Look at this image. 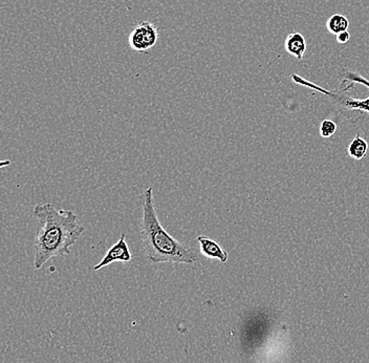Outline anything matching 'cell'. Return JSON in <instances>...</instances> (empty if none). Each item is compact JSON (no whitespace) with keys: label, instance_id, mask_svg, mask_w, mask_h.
Instances as JSON below:
<instances>
[{"label":"cell","instance_id":"6da1fadb","mask_svg":"<svg viewBox=\"0 0 369 363\" xmlns=\"http://www.w3.org/2000/svg\"><path fill=\"white\" fill-rule=\"evenodd\" d=\"M33 213L38 221L34 267L40 269L52 258L68 255L84 227L79 225L74 211L55 208L52 204H38Z\"/></svg>","mask_w":369,"mask_h":363},{"label":"cell","instance_id":"7a4b0ae2","mask_svg":"<svg viewBox=\"0 0 369 363\" xmlns=\"http://www.w3.org/2000/svg\"><path fill=\"white\" fill-rule=\"evenodd\" d=\"M140 237L148 261L152 264L193 265L197 252L169 235L157 217L152 187L145 189L142 197Z\"/></svg>","mask_w":369,"mask_h":363},{"label":"cell","instance_id":"3957f363","mask_svg":"<svg viewBox=\"0 0 369 363\" xmlns=\"http://www.w3.org/2000/svg\"><path fill=\"white\" fill-rule=\"evenodd\" d=\"M292 80L295 84L308 86V88L322 92L326 97H330L332 102L336 104L337 108L346 118H348V114H352V112H355V115L360 118L365 116V114H369V81L358 72L348 70V72H344L342 84L348 81L352 82V84L342 88V90H336V92L324 90V88L303 79L298 75H292Z\"/></svg>","mask_w":369,"mask_h":363},{"label":"cell","instance_id":"277c9868","mask_svg":"<svg viewBox=\"0 0 369 363\" xmlns=\"http://www.w3.org/2000/svg\"><path fill=\"white\" fill-rule=\"evenodd\" d=\"M159 39V30L152 22L143 21L129 35V46L137 52H145L153 48Z\"/></svg>","mask_w":369,"mask_h":363},{"label":"cell","instance_id":"5b68a950","mask_svg":"<svg viewBox=\"0 0 369 363\" xmlns=\"http://www.w3.org/2000/svg\"><path fill=\"white\" fill-rule=\"evenodd\" d=\"M131 259H132V254H131L128 244H127L126 235H125V233H122L120 239L108 249L102 261L94 266V271H98L102 268L108 267V266H110L112 264L116 263V262L129 263Z\"/></svg>","mask_w":369,"mask_h":363},{"label":"cell","instance_id":"8992f818","mask_svg":"<svg viewBox=\"0 0 369 363\" xmlns=\"http://www.w3.org/2000/svg\"><path fill=\"white\" fill-rule=\"evenodd\" d=\"M201 253L210 259H219L221 263H227L229 254L215 239H210L206 235H199L197 237Z\"/></svg>","mask_w":369,"mask_h":363},{"label":"cell","instance_id":"52a82bcc","mask_svg":"<svg viewBox=\"0 0 369 363\" xmlns=\"http://www.w3.org/2000/svg\"><path fill=\"white\" fill-rule=\"evenodd\" d=\"M284 48L290 55L297 59H303L306 50V40L300 33H292L286 37Z\"/></svg>","mask_w":369,"mask_h":363},{"label":"cell","instance_id":"ba28073f","mask_svg":"<svg viewBox=\"0 0 369 363\" xmlns=\"http://www.w3.org/2000/svg\"><path fill=\"white\" fill-rule=\"evenodd\" d=\"M348 27H350V21L348 17L341 14H334L326 21V29L330 34L336 36L342 32L348 31Z\"/></svg>","mask_w":369,"mask_h":363},{"label":"cell","instance_id":"9c48e42d","mask_svg":"<svg viewBox=\"0 0 369 363\" xmlns=\"http://www.w3.org/2000/svg\"><path fill=\"white\" fill-rule=\"evenodd\" d=\"M368 143L361 138L360 135H357L356 138L352 141L348 146V155L355 160H362L368 151Z\"/></svg>","mask_w":369,"mask_h":363},{"label":"cell","instance_id":"30bf717a","mask_svg":"<svg viewBox=\"0 0 369 363\" xmlns=\"http://www.w3.org/2000/svg\"><path fill=\"white\" fill-rule=\"evenodd\" d=\"M337 132V125L334 121L323 120L320 125V136L323 138H330Z\"/></svg>","mask_w":369,"mask_h":363},{"label":"cell","instance_id":"8fae6325","mask_svg":"<svg viewBox=\"0 0 369 363\" xmlns=\"http://www.w3.org/2000/svg\"><path fill=\"white\" fill-rule=\"evenodd\" d=\"M337 41L340 44H346L350 42V34L348 31L342 32V33L338 34L336 36Z\"/></svg>","mask_w":369,"mask_h":363}]
</instances>
